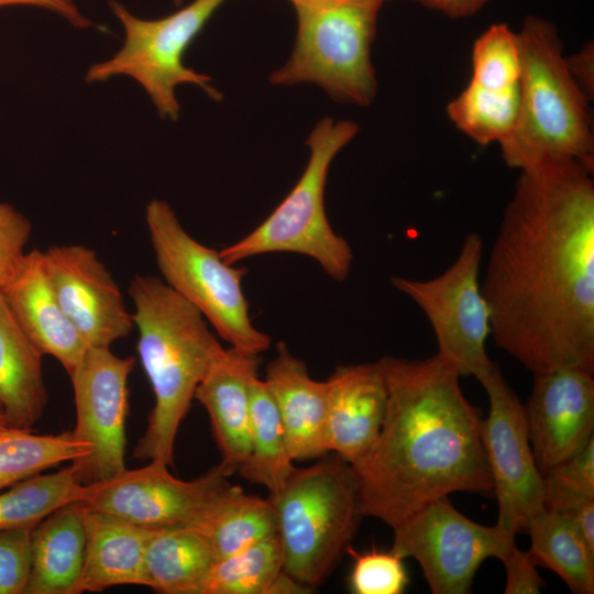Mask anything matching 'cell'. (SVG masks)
<instances>
[{
  "label": "cell",
  "instance_id": "17",
  "mask_svg": "<svg viewBox=\"0 0 594 594\" xmlns=\"http://www.w3.org/2000/svg\"><path fill=\"white\" fill-rule=\"evenodd\" d=\"M327 384V447L355 468L373 450L385 418L387 386L382 364L338 366Z\"/></svg>",
  "mask_w": 594,
  "mask_h": 594
},
{
  "label": "cell",
  "instance_id": "36",
  "mask_svg": "<svg viewBox=\"0 0 594 594\" xmlns=\"http://www.w3.org/2000/svg\"><path fill=\"white\" fill-rule=\"evenodd\" d=\"M31 233L30 220L12 205L0 201V290L24 256Z\"/></svg>",
  "mask_w": 594,
  "mask_h": 594
},
{
  "label": "cell",
  "instance_id": "19",
  "mask_svg": "<svg viewBox=\"0 0 594 594\" xmlns=\"http://www.w3.org/2000/svg\"><path fill=\"white\" fill-rule=\"evenodd\" d=\"M258 355L223 349L199 383L195 399L207 410L221 453L220 465L231 476L250 452L251 383Z\"/></svg>",
  "mask_w": 594,
  "mask_h": 594
},
{
  "label": "cell",
  "instance_id": "33",
  "mask_svg": "<svg viewBox=\"0 0 594 594\" xmlns=\"http://www.w3.org/2000/svg\"><path fill=\"white\" fill-rule=\"evenodd\" d=\"M544 509L572 515L594 502V438L543 476Z\"/></svg>",
  "mask_w": 594,
  "mask_h": 594
},
{
  "label": "cell",
  "instance_id": "29",
  "mask_svg": "<svg viewBox=\"0 0 594 594\" xmlns=\"http://www.w3.org/2000/svg\"><path fill=\"white\" fill-rule=\"evenodd\" d=\"M89 454V447L73 431L38 435L8 427L0 432V491L65 462H80Z\"/></svg>",
  "mask_w": 594,
  "mask_h": 594
},
{
  "label": "cell",
  "instance_id": "14",
  "mask_svg": "<svg viewBox=\"0 0 594 594\" xmlns=\"http://www.w3.org/2000/svg\"><path fill=\"white\" fill-rule=\"evenodd\" d=\"M135 364L110 348H88L69 375L74 389V436L90 454L70 463L79 482L90 484L122 472L125 466V421L129 411L128 381Z\"/></svg>",
  "mask_w": 594,
  "mask_h": 594
},
{
  "label": "cell",
  "instance_id": "26",
  "mask_svg": "<svg viewBox=\"0 0 594 594\" xmlns=\"http://www.w3.org/2000/svg\"><path fill=\"white\" fill-rule=\"evenodd\" d=\"M309 590L284 572L282 543L275 534L217 560L201 594H300Z\"/></svg>",
  "mask_w": 594,
  "mask_h": 594
},
{
  "label": "cell",
  "instance_id": "18",
  "mask_svg": "<svg viewBox=\"0 0 594 594\" xmlns=\"http://www.w3.org/2000/svg\"><path fill=\"white\" fill-rule=\"evenodd\" d=\"M16 322L46 355L70 375L88 346L65 316L45 271L43 251L25 252L0 290Z\"/></svg>",
  "mask_w": 594,
  "mask_h": 594
},
{
  "label": "cell",
  "instance_id": "5",
  "mask_svg": "<svg viewBox=\"0 0 594 594\" xmlns=\"http://www.w3.org/2000/svg\"><path fill=\"white\" fill-rule=\"evenodd\" d=\"M358 493L353 468L338 455L295 468L270 493L286 574L310 590L331 574L363 517Z\"/></svg>",
  "mask_w": 594,
  "mask_h": 594
},
{
  "label": "cell",
  "instance_id": "42",
  "mask_svg": "<svg viewBox=\"0 0 594 594\" xmlns=\"http://www.w3.org/2000/svg\"><path fill=\"white\" fill-rule=\"evenodd\" d=\"M292 3H296L298 1H301V0H289Z\"/></svg>",
  "mask_w": 594,
  "mask_h": 594
},
{
  "label": "cell",
  "instance_id": "35",
  "mask_svg": "<svg viewBox=\"0 0 594 594\" xmlns=\"http://www.w3.org/2000/svg\"><path fill=\"white\" fill-rule=\"evenodd\" d=\"M30 531L0 530V594H24L31 568Z\"/></svg>",
  "mask_w": 594,
  "mask_h": 594
},
{
  "label": "cell",
  "instance_id": "20",
  "mask_svg": "<svg viewBox=\"0 0 594 594\" xmlns=\"http://www.w3.org/2000/svg\"><path fill=\"white\" fill-rule=\"evenodd\" d=\"M276 404L293 461L324 457L327 381L314 380L306 363L296 358L284 342L267 364L264 378Z\"/></svg>",
  "mask_w": 594,
  "mask_h": 594
},
{
  "label": "cell",
  "instance_id": "12",
  "mask_svg": "<svg viewBox=\"0 0 594 594\" xmlns=\"http://www.w3.org/2000/svg\"><path fill=\"white\" fill-rule=\"evenodd\" d=\"M480 383L490 402L481 432L498 505L496 526L516 536L544 510L543 477L531 450L524 405L499 367L495 364Z\"/></svg>",
  "mask_w": 594,
  "mask_h": 594
},
{
  "label": "cell",
  "instance_id": "15",
  "mask_svg": "<svg viewBox=\"0 0 594 594\" xmlns=\"http://www.w3.org/2000/svg\"><path fill=\"white\" fill-rule=\"evenodd\" d=\"M55 296L88 348H110L134 327L123 295L97 253L81 244L52 245L43 252Z\"/></svg>",
  "mask_w": 594,
  "mask_h": 594
},
{
  "label": "cell",
  "instance_id": "28",
  "mask_svg": "<svg viewBox=\"0 0 594 594\" xmlns=\"http://www.w3.org/2000/svg\"><path fill=\"white\" fill-rule=\"evenodd\" d=\"M293 462L276 404L265 381L256 375L251 383L250 452L238 472L274 493L294 471Z\"/></svg>",
  "mask_w": 594,
  "mask_h": 594
},
{
  "label": "cell",
  "instance_id": "21",
  "mask_svg": "<svg viewBox=\"0 0 594 594\" xmlns=\"http://www.w3.org/2000/svg\"><path fill=\"white\" fill-rule=\"evenodd\" d=\"M82 513L85 557L74 594L101 592L117 585L145 586L144 557L153 530L85 504Z\"/></svg>",
  "mask_w": 594,
  "mask_h": 594
},
{
  "label": "cell",
  "instance_id": "10",
  "mask_svg": "<svg viewBox=\"0 0 594 594\" xmlns=\"http://www.w3.org/2000/svg\"><path fill=\"white\" fill-rule=\"evenodd\" d=\"M483 241L468 233L454 262L440 275L417 280L393 277L394 287L425 312L435 332L438 352L460 376L482 380L495 363L486 353L491 310L480 284Z\"/></svg>",
  "mask_w": 594,
  "mask_h": 594
},
{
  "label": "cell",
  "instance_id": "9",
  "mask_svg": "<svg viewBox=\"0 0 594 594\" xmlns=\"http://www.w3.org/2000/svg\"><path fill=\"white\" fill-rule=\"evenodd\" d=\"M226 0H194L160 19H142L122 3L110 0L112 13L124 31L122 47L110 58L96 63L86 73L89 84L116 76L134 79L147 94L163 119L177 120L180 106L176 88L188 84L201 88L219 101L221 92L211 78L184 63L185 52Z\"/></svg>",
  "mask_w": 594,
  "mask_h": 594
},
{
  "label": "cell",
  "instance_id": "37",
  "mask_svg": "<svg viewBox=\"0 0 594 594\" xmlns=\"http://www.w3.org/2000/svg\"><path fill=\"white\" fill-rule=\"evenodd\" d=\"M501 561L506 570V594H537L544 582L537 572L536 564L527 552L519 550L513 543Z\"/></svg>",
  "mask_w": 594,
  "mask_h": 594
},
{
  "label": "cell",
  "instance_id": "16",
  "mask_svg": "<svg viewBox=\"0 0 594 594\" xmlns=\"http://www.w3.org/2000/svg\"><path fill=\"white\" fill-rule=\"evenodd\" d=\"M524 411L536 465L543 476L594 438L593 373L563 367L534 374Z\"/></svg>",
  "mask_w": 594,
  "mask_h": 594
},
{
  "label": "cell",
  "instance_id": "6",
  "mask_svg": "<svg viewBox=\"0 0 594 594\" xmlns=\"http://www.w3.org/2000/svg\"><path fill=\"white\" fill-rule=\"evenodd\" d=\"M359 131L350 120L322 118L306 144L310 154L299 179L254 230L219 251L228 264L267 253H296L315 260L332 279L344 280L352 267L349 242L331 228L324 207L330 165Z\"/></svg>",
  "mask_w": 594,
  "mask_h": 594
},
{
  "label": "cell",
  "instance_id": "4",
  "mask_svg": "<svg viewBox=\"0 0 594 594\" xmlns=\"http://www.w3.org/2000/svg\"><path fill=\"white\" fill-rule=\"evenodd\" d=\"M517 34L519 109L514 129L498 143L504 161L521 170L546 160L568 158L593 169L588 98L568 67L556 26L528 16Z\"/></svg>",
  "mask_w": 594,
  "mask_h": 594
},
{
  "label": "cell",
  "instance_id": "11",
  "mask_svg": "<svg viewBox=\"0 0 594 594\" xmlns=\"http://www.w3.org/2000/svg\"><path fill=\"white\" fill-rule=\"evenodd\" d=\"M391 550L415 559L433 594H466L490 557L502 559L515 536L498 526L477 524L441 497L393 527Z\"/></svg>",
  "mask_w": 594,
  "mask_h": 594
},
{
  "label": "cell",
  "instance_id": "25",
  "mask_svg": "<svg viewBox=\"0 0 594 594\" xmlns=\"http://www.w3.org/2000/svg\"><path fill=\"white\" fill-rule=\"evenodd\" d=\"M210 541L218 560L277 534L275 510L268 498L246 494L229 483L188 527Z\"/></svg>",
  "mask_w": 594,
  "mask_h": 594
},
{
  "label": "cell",
  "instance_id": "2",
  "mask_svg": "<svg viewBox=\"0 0 594 594\" xmlns=\"http://www.w3.org/2000/svg\"><path fill=\"white\" fill-rule=\"evenodd\" d=\"M378 361L387 407L373 450L353 468L361 515L393 528L449 494L493 493L482 419L465 398L458 371L437 353Z\"/></svg>",
  "mask_w": 594,
  "mask_h": 594
},
{
  "label": "cell",
  "instance_id": "31",
  "mask_svg": "<svg viewBox=\"0 0 594 594\" xmlns=\"http://www.w3.org/2000/svg\"><path fill=\"white\" fill-rule=\"evenodd\" d=\"M519 109V86L490 89L470 82L447 108L451 121L481 145L502 142L514 129Z\"/></svg>",
  "mask_w": 594,
  "mask_h": 594
},
{
  "label": "cell",
  "instance_id": "41",
  "mask_svg": "<svg viewBox=\"0 0 594 594\" xmlns=\"http://www.w3.org/2000/svg\"><path fill=\"white\" fill-rule=\"evenodd\" d=\"M8 427H12V426L9 424L4 409L0 404V432L7 429Z\"/></svg>",
  "mask_w": 594,
  "mask_h": 594
},
{
  "label": "cell",
  "instance_id": "27",
  "mask_svg": "<svg viewBox=\"0 0 594 594\" xmlns=\"http://www.w3.org/2000/svg\"><path fill=\"white\" fill-rule=\"evenodd\" d=\"M527 552L536 565L557 573L574 594L594 593V551L565 514L544 509L528 525Z\"/></svg>",
  "mask_w": 594,
  "mask_h": 594
},
{
  "label": "cell",
  "instance_id": "13",
  "mask_svg": "<svg viewBox=\"0 0 594 594\" xmlns=\"http://www.w3.org/2000/svg\"><path fill=\"white\" fill-rule=\"evenodd\" d=\"M220 465L191 481L175 477L168 465L151 460L103 481L81 486L79 502L139 527L160 530L190 527L230 482Z\"/></svg>",
  "mask_w": 594,
  "mask_h": 594
},
{
  "label": "cell",
  "instance_id": "3",
  "mask_svg": "<svg viewBox=\"0 0 594 594\" xmlns=\"http://www.w3.org/2000/svg\"><path fill=\"white\" fill-rule=\"evenodd\" d=\"M129 294L139 331L138 352L154 395L133 455L170 465L176 435L196 389L224 348L201 312L163 279L136 275Z\"/></svg>",
  "mask_w": 594,
  "mask_h": 594
},
{
  "label": "cell",
  "instance_id": "22",
  "mask_svg": "<svg viewBox=\"0 0 594 594\" xmlns=\"http://www.w3.org/2000/svg\"><path fill=\"white\" fill-rule=\"evenodd\" d=\"M79 501L66 504L30 531L31 568L24 594H74L85 557Z\"/></svg>",
  "mask_w": 594,
  "mask_h": 594
},
{
  "label": "cell",
  "instance_id": "32",
  "mask_svg": "<svg viewBox=\"0 0 594 594\" xmlns=\"http://www.w3.org/2000/svg\"><path fill=\"white\" fill-rule=\"evenodd\" d=\"M520 72L518 34L506 24H494L476 38L470 82L490 89H509L519 86Z\"/></svg>",
  "mask_w": 594,
  "mask_h": 594
},
{
  "label": "cell",
  "instance_id": "30",
  "mask_svg": "<svg viewBox=\"0 0 594 594\" xmlns=\"http://www.w3.org/2000/svg\"><path fill=\"white\" fill-rule=\"evenodd\" d=\"M82 484L72 464L0 491V530L32 529L57 508L79 501Z\"/></svg>",
  "mask_w": 594,
  "mask_h": 594
},
{
  "label": "cell",
  "instance_id": "1",
  "mask_svg": "<svg viewBox=\"0 0 594 594\" xmlns=\"http://www.w3.org/2000/svg\"><path fill=\"white\" fill-rule=\"evenodd\" d=\"M592 174L568 158L521 169L490 252L491 334L534 374L594 373Z\"/></svg>",
  "mask_w": 594,
  "mask_h": 594
},
{
  "label": "cell",
  "instance_id": "8",
  "mask_svg": "<svg viewBox=\"0 0 594 594\" xmlns=\"http://www.w3.org/2000/svg\"><path fill=\"white\" fill-rule=\"evenodd\" d=\"M145 223L163 280L195 306L230 348L251 355L266 351L272 339L254 327L242 289L246 268L228 264L219 251L195 240L165 200L147 204Z\"/></svg>",
  "mask_w": 594,
  "mask_h": 594
},
{
  "label": "cell",
  "instance_id": "7",
  "mask_svg": "<svg viewBox=\"0 0 594 594\" xmlns=\"http://www.w3.org/2000/svg\"><path fill=\"white\" fill-rule=\"evenodd\" d=\"M386 0H301L287 62L270 75L279 86L315 84L331 99L366 107L377 91L371 47Z\"/></svg>",
  "mask_w": 594,
  "mask_h": 594
},
{
  "label": "cell",
  "instance_id": "38",
  "mask_svg": "<svg viewBox=\"0 0 594 594\" xmlns=\"http://www.w3.org/2000/svg\"><path fill=\"white\" fill-rule=\"evenodd\" d=\"M28 6L48 10L78 29H87L92 22L79 10L74 0H0V8Z\"/></svg>",
  "mask_w": 594,
  "mask_h": 594
},
{
  "label": "cell",
  "instance_id": "24",
  "mask_svg": "<svg viewBox=\"0 0 594 594\" xmlns=\"http://www.w3.org/2000/svg\"><path fill=\"white\" fill-rule=\"evenodd\" d=\"M208 538L182 527L153 530L145 549V586L163 594H201L217 562Z\"/></svg>",
  "mask_w": 594,
  "mask_h": 594
},
{
  "label": "cell",
  "instance_id": "23",
  "mask_svg": "<svg viewBox=\"0 0 594 594\" xmlns=\"http://www.w3.org/2000/svg\"><path fill=\"white\" fill-rule=\"evenodd\" d=\"M43 356L0 293V404L12 427L32 429L45 410Z\"/></svg>",
  "mask_w": 594,
  "mask_h": 594
},
{
  "label": "cell",
  "instance_id": "40",
  "mask_svg": "<svg viewBox=\"0 0 594 594\" xmlns=\"http://www.w3.org/2000/svg\"><path fill=\"white\" fill-rule=\"evenodd\" d=\"M593 50L592 47L584 48L579 55L566 59L568 67L579 84L581 89L588 98V92L593 91L590 88L593 87Z\"/></svg>",
  "mask_w": 594,
  "mask_h": 594
},
{
  "label": "cell",
  "instance_id": "34",
  "mask_svg": "<svg viewBox=\"0 0 594 594\" xmlns=\"http://www.w3.org/2000/svg\"><path fill=\"white\" fill-rule=\"evenodd\" d=\"M346 553L353 558L349 587L355 594H402L409 578L404 558L392 550L356 552L351 546Z\"/></svg>",
  "mask_w": 594,
  "mask_h": 594
},
{
  "label": "cell",
  "instance_id": "39",
  "mask_svg": "<svg viewBox=\"0 0 594 594\" xmlns=\"http://www.w3.org/2000/svg\"><path fill=\"white\" fill-rule=\"evenodd\" d=\"M450 18H465L480 11L488 0H414Z\"/></svg>",
  "mask_w": 594,
  "mask_h": 594
}]
</instances>
